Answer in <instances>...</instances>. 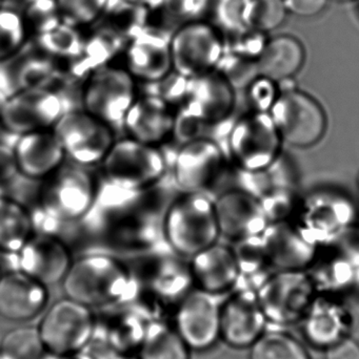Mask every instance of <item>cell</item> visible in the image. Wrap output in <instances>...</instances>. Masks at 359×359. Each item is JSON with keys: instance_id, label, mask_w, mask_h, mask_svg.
Masks as SVG:
<instances>
[{"instance_id": "cell-18", "label": "cell", "mask_w": 359, "mask_h": 359, "mask_svg": "<svg viewBox=\"0 0 359 359\" xmlns=\"http://www.w3.org/2000/svg\"><path fill=\"white\" fill-rule=\"evenodd\" d=\"M219 233L234 240L253 238L265 229L263 205L246 192H226L214 203Z\"/></svg>"}, {"instance_id": "cell-42", "label": "cell", "mask_w": 359, "mask_h": 359, "mask_svg": "<svg viewBox=\"0 0 359 359\" xmlns=\"http://www.w3.org/2000/svg\"><path fill=\"white\" fill-rule=\"evenodd\" d=\"M327 359H359V344L351 339H341L328 348Z\"/></svg>"}, {"instance_id": "cell-7", "label": "cell", "mask_w": 359, "mask_h": 359, "mask_svg": "<svg viewBox=\"0 0 359 359\" xmlns=\"http://www.w3.org/2000/svg\"><path fill=\"white\" fill-rule=\"evenodd\" d=\"M53 132L65 157L84 168L101 163L115 142L111 126L84 109L63 113Z\"/></svg>"}, {"instance_id": "cell-9", "label": "cell", "mask_w": 359, "mask_h": 359, "mask_svg": "<svg viewBox=\"0 0 359 359\" xmlns=\"http://www.w3.org/2000/svg\"><path fill=\"white\" fill-rule=\"evenodd\" d=\"M93 327L89 307L67 297L48 310L38 330L48 352L63 356L79 351L91 339Z\"/></svg>"}, {"instance_id": "cell-15", "label": "cell", "mask_w": 359, "mask_h": 359, "mask_svg": "<svg viewBox=\"0 0 359 359\" xmlns=\"http://www.w3.org/2000/svg\"><path fill=\"white\" fill-rule=\"evenodd\" d=\"M170 37L162 29L145 27L131 38L124 67L135 80L153 83L173 71Z\"/></svg>"}, {"instance_id": "cell-45", "label": "cell", "mask_w": 359, "mask_h": 359, "mask_svg": "<svg viewBox=\"0 0 359 359\" xmlns=\"http://www.w3.org/2000/svg\"><path fill=\"white\" fill-rule=\"evenodd\" d=\"M119 359H134V358H119Z\"/></svg>"}, {"instance_id": "cell-10", "label": "cell", "mask_w": 359, "mask_h": 359, "mask_svg": "<svg viewBox=\"0 0 359 359\" xmlns=\"http://www.w3.org/2000/svg\"><path fill=\"white\" fill-rule=\"evenodd\" d=\"M311 280L299 270H285L270 278L259 291V306L266 318L290 325L303 318L313 302Z\"/></svg>"}, {"instance_id": "cell-41", "label": "cell", "mask_w": 359, "mask_h": 359, "mask_svg": "<svg viewBox=\"0 0 359 359\" xmlns=\"http://www.w3.org/2000/svg\"><path fill=\"white\" fill-rule=\"evenodd\" d=\"M287 11L299 17H314L320 14L328 0H284Z\"/></svg>"}, {"instance_id": "cell-25", "label": "cell", "mask_w": 359, "mask_h": 359, "mask_svg": "<svg viewBox=\"0 0 359 359\" xmlns=\"http://www.w3.org/2000/svg\"><path fill=\"white\" fill-rule=\"evenodd\" d=\"M32 236L33 223L27 209L0 194V252L16 255Z\"/></svg>"}, {"instance_id": "cell-29", "label": "cell", "mask_w": 359, "mask_h": 359, "mask_svg": "<svg viewBox=\"0 0 359 359\" xmlns=\"http://www.w3.org/2000/svg\"><path fill=\"white\" fill-rule=\"evenodd\" d=\"M46 352L39 330L34 327L12 329L0 345V359H42Z\"/></svg>"}, {"instance_id": "cell-5", "label": "cell", "mask_w": 359, "mask_h": 359, "mask_svg": "<svg viewBox=\"0 0 359 359\" xmlns=\"http://www.w3.org/2000/svg\"><path fill=\"white\" fill-rule=\"evenodd\" d=\"M41 182L38 194L40 207L57 221H78L94 204L96 185L84 166L63 163Z\"/></svg>"}, {"instance_id": "cell-6", "label": "cell", "mask_w": 359, "mask_h": 359, "mask_svg": "<svg viewBox=\"0 0 359 359\" xmlns=\"http://www.w3.org/2000/svg\"><path fill=\"white\" fill-rule=\"evenodd\" d=\"M136 80L124 67H95L82 90L84 111L110 126L122 121L136 99Z\"/></svg>"}, {"instance_id": "cell-8", "label": "cell", "mask_w": 359, "mask_h": 359, "mask_svg": "<svg viewBox=\"0 0 359 359\" xmlns=\"http://www.w3.org/2000/svg\"><path fill=\"white\" fill-rule=\"evenodd\" d=\"M63 114V101L54 90L46 86L22 88L4 97L0 128L17 137L53 130Z\"/></svg>"}, {"instance_id": "cell-12", "label": "cell", "mask_w": 359, "mask_h": 359, "mask_svg": "<svg viewBox=\"0 0 359 359\" xmlns=\"http://www.w3.org/2000/svg\"><path fill=\"white\" fill-rule=\"evenodd\" d=\"M280 139L272 118L261 111L236 123L230 137V147L234 160L244 170H265L278 156Z\"/></svg>"}, {"instance_id": "cell-34", "label": "cell", "mask_w": 359, "mask_h": 359, "mask_svg": "<svg viewBox=\"0 0 359 359\" xmlns=\"http://www.w3.org/2000/svg\"><path fill=\"white\" fill-rule=\"evenodd\" d=\"M110 0H56L63 23L81 29L105 14Z\"/></svg>"}, {"instance_id": "cell-14", "label": "cell", "mask_w": 359, "mask_h": 359, "mask_svg": "<svg viewBox=\"0 0 359 359\" xmlns=\"http://www.w3.org/2000/svg\"><path fill=\"white\" fill-rule=\"evenodd\" d=\"M221 313L215 294L193 291L183 297L177 310V333L191 349H208L221 337Z\"/></svg>"}, {"instance_id": "cell-23", "label": "cell", "mask_w": 359, "mask_h": 359, "mask_svg": "<svg viewBox=\"0 0 359 359\" xmlns=\"http://www.w3.org/2000/svg\"><path fill=\"white\" fill-rule=\"evenodd\" d=\"M190 259L192 283L206 292L215 295L223 292L233 286L240 276L235 253L216 243Z\"/></svg>"}, {"instance_id": "cell-26", "label": "cell", "mask_w": 359, "mask_h": 359, "mask_svg": "<svg viewBox=\"0 0 359 359\" xmlns=\"http://www.w3.org/2000/svg\"><path fill=\"white\" fill-rule=\"evenodd\" d=\"M266 236L263 246L267 257L285 270H297L311 257L309 245L290 227L276 226Z\"/></svg>"}, {"instance_id": "cell-33", "label": "cell", "mask_w": 359, "mask_h": 359, "mask_svg": "<svg viewBox=\"0 0 359 359\" xmlns=\"http://www.w3.org/2000/svg\"><path fill=\"white\" fill-rule=\"evenodd\" d=\"M252 4L253 0H216L214 6L215 25L231 37L250 29Z\"/></svg>"}, {"instance_id": "cell-17", "label": "cell", "mask_w": 359, "mask_h": 359, "mask_svg": "<svg viewBox=\"0 0 359 359\" xmlns=\"http://www.w3.org/2000/svg\"><path fill=\"white\" fill-rule=\"evenodd\" d=\"M18 174L42 181L65 163V154L53 130L17 137L13 145Z\"/></svg>"}, {"instance_id": "cell-19", "label": "cell", "mask_w": 359, "mask_h": 359, "mask_svg": "<svg viewBox=\"0 0 359 359\" xmlns=\"http://www.w3.org/2000/svg\"><path fill=\"white\" fill-rule=\"evenodd\" d=\"M233 86L217 69L190 79L187 98L183 105L206 124L217 123L233 109Z\"/></svg>"}, {"instance_id": "cell-3", "label": "cell", "mask_w": 359, "mask_h": 359, "mask_svg": "<svg viewBox=\"0 0 359 359\" xmlns=\"http://www.w3.org/2000/svg\"><path fill=\"white\" fill-rule=\"evenodd\" d=\"M226 50L225 34L202 19L185 21L171 34L173 71L187 79L216 69Z\"/></svg>"}, {"instance_id": "cell-22", "label": "cell", "mask_w": 359, "mask_h": 359, "mask_svg": "<svg viewBox=\"0 0 359 359\" xmlns=\"http://www.w3.org/2000/svg\"><path fill=\"white\" fill-rule=\"evenodd\" d=\"M48 301L46 287L21 271L0 276V318L25 322L44 310Z\"/></svg>"}, {"instance_id": "cell-27", "label": "cell", "mask_w": 359, "mask_h": 359, "mask_svg": "<svg viewBox=\"0 0 359 359\" xmlns=\"http://www.w3.org/2000/svg\"><path fill=\"white\" fill-rule=\"evenodd\" d=\"M305 316V333L314 345L329 348L343 339V313L335 306L318 302L309 308Z\"/></svg>"}, {"instance_id": "cell-31", "label": "cell", "mask_w": 359, "mask_h": 359, "mask_svg": "<svg viewBox=\"0 0 359 359\" xmlns=\"http://www.w3.org/2000/svg\"><path fill=\"white\" fill-rule=\"evenodd\" d=\"M29 35L22 13L0 6V63L15 56L25 46Z\"/></svg>"}, {"instance_id": "cell-30", "label": "cell", "mask_w": 359, "mask_h": 359, "mask_svg": "<svg viewBox=\"0 0 359 359\" xmlns=\"http://www.w3.org/2000/svg\"><path fill=\"white\" fill-rule=\"evenodd\" d=\"M36 39L40 50L54 58H76L81 54L84 46L79 29L63 22L46 33L36 36Z\"/></svg>"}, {"instance_id": "cell-36", "label": "cell", "mask_w": 359, "mask_h": 359, "mask_svg": "<svg viewBox=\"0 0 359 359\" xmlns=\"http://www.w3.org/2000/svg\"><path fill=\"white\" fill-rule=\"evenodd\" d=\"M288 11L284 0H253L250 12V29L268 33L280 27Z\"/></svg>"}, {"instance_id": "cell-40", "label": "cell", "mask_w": 359, "mask_h": 359, "mask_svg": "<svg viewBox=\"0 0 359 359\" xmlns=\"http://www.w3.org/2000/svg\"><path fill=\"white\" fill-rule=\"evenodd\" d=\"M18 174L13 147L0 141V190L12 183Z\"/></svg>"}, {"instance_id": "cell-16", "label": "cell", "mask_w": 359, "mask_h": 359, "mask_svg": "<svg viewBox=\"0 0 359 359\" xmlns=\"http://www.w3.org/2000/svg\"><path fill=\"white\" fill-rule=\"evenodd\" d=\"M16 255L19 271L46 287L63 282L73 263L65 243L48 234H33Z\"/></svg>"}, {"instance_id": "cell-4", "label": "cell", "mask_w": 359, "mask_h": 359, "mask_svg": "<svg viewBox=\"0 0 359 359\" xmlns=\"http://www.w3.org/2000/svg\"><path fill=\"white\" fill-rule=\"evenodd\" d=\"M101 165L107 181L126 191L151 187L167 170L166 158L158 147L130 137L115 141Z\"/></svg>"}, {"instance_id": "cell-46", "label": "cell", "mask_w": 359, "mask_h": 359, "mask_svg": "<svg viewBox=\"0 0 359 359\" xmlns=\"http://www.w3.org/2000/svg\"><path fill=\"white\" fill-rule=\"evenodd\" d=\"M2 1H4V0H0V6H2Z\"/></svg>"}, {"instance_id": "cell-38", "label": "cell", "mask_w": 359, "mask_h": 359, "mask_svg": "<svg viewBox=\"0 0 359 359\" xmlns=\"http://www.w3.org/2000/svg\"><path fill=\"white\" fill-rule=\"evenodd\" d=\"M206 124L202 123L197 118L194 117L187 107L183 105L177 113H175L174 128H173V137L183 143L189 142V141L195 140V139L202 138V126Z\"/></svg>"}, {"instance_id": "cell-43", "label": "cell", "mask_w": 359, "mask_h": 359, "mask_svg": "<svg viewBox=\"0 0 359 359\" xmlns=\"http://www.w3.org/2000/svg\"><path fill=\"white\" fill-rule=\"evenodd\" d=\"M60 359H93L91 356L86 355V354L75 353L67 354V355L61 356Z\"/></svg>"}, {"instance_id": "cell-32", "label": "cell", "mask_w": 359, "mask_h": 359, "mask_svg": "<svg viewBox=\"0 0 359 359\" xmlns=\"http://www.w3.org/2000/svg\"><path fill=\"white\" fill-rule=\"evenodd\" d=\"M251 347L250 359H310L296 339L282 333L261 335Z\"/></svg>"}, {"instance_id": "cell-1", "label": "cell", "mask_w": 359, "mask_h": 359, "mask_svg": "<svg viewBox=\"0 0 359 359\" xmlns=\"http://www.w3.org/2000/svg\"><path fill=\"white\" fill-rule=\"evenodd\" d=\"M162 232L176 255L193 257L215 244L221 234L214 203L204 192H183L167 208Z\"/></svg>"}, {"instance_id": "cell-11", "label": "cell", "mask_w": 359, "mask_h": 359, "mask_svg": "<svg viewBox=\"0 0 359 359\" xmlns=\"http://www.w3.org/2000/svg\"><path fill=\"white\" fill-rule=\"evenodd\" d=\"M271 118L280 136L295 147L314 144L326 130L322 107L311 97L296 90H288L276 99Z\"/></svg>"}, {"instance_id": "cell-24", "label": "cell", "mask_w": 359, "mask_h": 359, "mask_svg": "<svg viewBox=\"0 0 359 359\" xmlns=\"http://www.w3.org/2000/svg\"><path fill=\"white\" fill-rule=\"evenodd\" d=\"M306 52L294 36L280 35L267 40L256 58L259 76L273 81L290 79L305 62Z\"/></svg>"}, {"instance_id": "cell-2", "label": "cell", "mask_w": 359, "mask_h": 359, "mask_svg": "<svg viewBox=\"0 0 359 359\" xmlns=\"http://www.w3.org/2000/svg\"><path fill=\"white\" fill-rule=\"evenodd\" d=\"M67 299L86 307L122 299L132 286L130 273L115 257L91 255L73 261L63 280Z\"/></svg>"}, {"instance_id": "cell-21", "label": "cell", "mask_w": 359, "mask_h": 359, "mask_svg": "<svg viewBox=\"0 0 359 359\" xmlns=\"http://www.w3.org/2000/svg\"><path fill=\"white\" fill-rule=\"evenodd\" d=\"M266 316L252 291H240L221 309V337L233 348L251 347L261 337Z\"/></svg>"}, {"instance_id": "cell-44", "label": "cell", "mask_w": 359, "mask_h": 359, "mask_svg": "<svg viewBox=\"0 0 359 359\" xmlns=\"http://www.w3.org/2000/svg\"><path fill=\"white\" fill-rule=\"evenodd\" d=\"M4 97L1 96V94H0V107H1L2 101H4Z\"/></svg>"}, {"instance_id": "cell-48", "label": "cell", "mask_w": 359, "mask_h": 359, "mask_svg": "<svg viewBox=\"0 0 359 359\" xmlns=\"http://www.w3.org/2000/svg\"><path fill=\"white\" fill-rule=\"evenodd\" d=\"M358 184H359V179H358Z\"/></svg>"}, {"instance_id": "cell-39", "label": "cell", "mask_w": 359, "mask_h": 359, "mask_svg": "<svg viewBox=\"0 0 359 359\" xmlns=\"http://www.w3.org/2000/svg\"><path fill=\"white\" fill-rule=\"evenodd\" d=\"M274 82L269 78L259 76L251 83L249 90L251 102L261 113L275 102L276 88Z\"/></svg>"}, {"instance_id": "cell-47", "label": "cell", "mask_w": 359, "mask_h": 359, "mask_svg": "<svg viewBox=\"0 0 359 359\" xmlns=\"http://www.w3.org/2000/svg\"><path fill=\"white\" fill-rule=\"evenodd\" d=\"M337 1H348V0H337Z\"/></svg>"}, {"instance_id": "cell-20", "label": "cell", "mask_w": 359, "mask_h": 359, "mask_svg": "<svg viewBox=\"0 0 359 359\" xmlns=\"http://www.w3.org/2000/svg\"><path fill=\"white\" fill-rule=\"evenodd\" d=\"M174 120L172 105L148 94L135 99L122 122L130 138L158 147L172 136Z\"/></svg>"}, {"instance_id": "cell-37", "label": "cell", "mask_w": 359, "mask_h": 359, "mask_svg": "<svg viewBox=\"0 0 359 359\" xmlns=\"http://www.w3.org/2000/svg\"><path fill=\"white\" fill-rule=\"evenodd\" d=\"M189 83L190 79L172 71L162 79L150 83L155 88V90L151 94L159 97L173 107L177 103L185 102L188 90H189Z\"/></svg>"}, {"instance_id": "cell-35", "label": "cell", "mask_w": 359, "mask_h": 359, "mask_svg": "<svg viewBox=\"0 0 359 359\" xmlns=\"http://www.w3.org/2000/svg\"><path fill=\"white\" fill-rule=\"evenodd\" d=\"M21 13L29 33L35 36L46 33L63 23L56 0H30Z\"/></svg>"}, {"instance_id": "cell-13", "label": "cell", "mask_w": 359, "mask_h": 359, "mask_svg": "<svg viewBox=\"0 0 359 359\" xmlns=\"http://www.w3.org/2000/svg\"><path fill=\"white\" fill-rule=\"evenodd\" d=\"M223 164L225 158L218 145L202 137L181 145L173 175L183 192H204L218 178Z\"/></svg>"}, {"instance_id": "cell-28", "label": "cell", "mask_w": 359, "mask_h": 359, "mask_svg": "<svg viewBox=\"0 0 359 359\" xmlns=\"http://www.w3.org/2000/svg\"><path fill=\"white\" fill-rule=\"evenodd\" d=\"M139 359H190L189 347L176 330L152 325L139 345Z\"/></svg>"}]
</instances>
